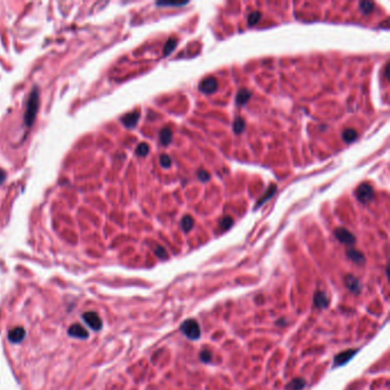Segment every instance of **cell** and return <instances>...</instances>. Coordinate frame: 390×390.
<instances>
[{"label": "cell", "mask_w": 390, "mask_h": 390, "mask_svg": "<svg viewBox=\"0 0 390 390\" xmlns=\"http://www.w3.org/2000/svg\"><path fill=\"white\" fill-rule=\"evenodd\" d=\"M5 180H6V172L0 168V184H3L5 182Z\"/></svg>", "instance_id": "4dcf8cb0"}, {"label": "cell", "mask_w": 390, "mask_h": 390, "mask_svg": "<svg viewBox=\"0 0 390 390\" xmlns=\"http://www.w3.org/2000/svg\"><path fill=\"white\" fill-rule=\"evenodd\" d=\"M38 108H39V90H38V88H33L30 93L29 100H28L25 113V121L27 126L30 127L35 123Z\"/></svg>", "instance_id": "6da1fadb"}, {"label": "cell", "mask_w": 390, "mask_h": 390, "mask_svg": "<svg viewBox=\"0 0 390 390\" xmlns=\"http://www.w3.org/2000/svg\"><path fill=\"white\" fill-rule=\"evenodd\" d=\"M68 333L70 336L76 337V339H88V332L84 329V327L80 324H74L70 326V329L68 330Z\"/></svg>", "instance_id": "30bf717a"}, {"label": "cell", "mask_w": 390, "mask_h": 390, "mask_svg": "<svg viewBox=\"0 0 390 390\" xmlns=\"http://www.w3.org/2000/svg\"><path fill=\"white\" fill-rule=\"evenodd\" d=\"M197 177H198V179H199V180L202 181V182H206V181H208V180L211 179V175H210V173H208L207 170L203 169V168L198 170V172H197Z\"/></svg>", "instance_id": "4316f807"}, {"label": "cell", "mask_w": 390, "mask_h": 390, "mask_svg": "<svg viewBox=\"0 0 390 390\" xmlns=\"http://www.w3.org/2000/svg\"><path fill=\"white\" fill-rule=\"evenodd\" d=\"M180 330L190 340H198L201 337V327L194 320L184 321Z\"/></svg>", "instance_id": "7a4b0ae2"}, {"label": "cell", "mask_w": 390, "mask_h": 390, "mask_svg": "<svg viewBox=\"0 0 390 390\" xmlns=\"http://www.w3.org/2000/svg\"><path fill=\"white\" fill-rule=\"evenodd\" d=\"M217 86L218 85H217L216 79L214 77H208L204 79L201 83V85H199V89H201V92L205 94H212L217 89Z\"/></svg>", "instance_id": "52a82bcc"}, {"label": "cell", "mask_w": 390, "mask_h": 390, "mask_svg": "<svg viewBox=\"0 0 390 390\" xmlns=\"http://www.w3.org/2000/svg\"><path fill=\"white\" fill-rule=\"evenodd\" d=\"M177 44H178V40L173 39V38L166 42V45L164 47V56H167L170 52H173L175 50V47H177Z\"/></svg>", "instance_id": "44dd1931"}, {"label": "cell", "mask_w": 390, "mask_h": 390, "mask_svg": "<svg viewBox=\"0 0 390 390\" xmlns=\"http://www.w3.org/2000/svg\"><path fill=\"white\" fill-rule=\"evenodd\" d=\"M251 96H252V93L250 92V90L240 89L238 94H237L236 103L238 104V106H244V104H246L247 101H249Z\"/></svg>", "instance_id": "2e32d148"}, {"label": "cell", "mask_w": 390, "mask_h": 390, "mask_svg": "<svg viewBox=\"0 0 390 390\" xmlns=\"http://www.w3.org/2000/svg\"><path fill=\"white\" fill-rule=\"evenodd\" d=\"M304 387H306V381L301 378H297L287 383L286 390H302Z\"/></svg>", "instance_id": "e0dca14e"}, {"label": "cell", "mask_w": 390, "mask_h": 390, "mask_svg": "<svg viewBox=\"0 0 390 390\" xmlns=\"http://www.w3.org/2000/svg\"><path fill=\"white\" fill-rule=\"evenodd\" d=\"M347 255H348V258L353 261V262L357 263V264H361L364 263L365 261V256L364 254L361 253V252L357 251V250H354V249H350L347 251Z\"/></svg>", "instance_id": "4fadbf2b"}, {"label": "cell", "mask_w": 390, "mask_h": 390, "mask_svg": "<svg viewBox=\"0 0 390 390\" xmlns=\"http://www.w3.org/2000/svg\"><path fill=\"white\" fill-rule=\"evenodd\" d=\"M193 225H194V221L190 215H185L182 217V220H181V228H182V230L184 232H188L191 230L193 228Z\"/></svg>", "instance_id": "d6986e66"}, {"label": "cell", "mask_w": 390, "mask_h": 390, "mask_svg": "<svg viewBox=\"0 0 390 390\" xmlns=\"http://www.w3.org/2000/svg\"><path fill=\"white\" fill-rule=\"evenodd\" d=\"M358 349H348L346 351H342V353L337 354L334 357V366H344L345 364L348 363V361L354 357V356L357 354Z\"/></svg>", "instance_id": "8992f818"}, {"label": "cell", "mask_w": 390, "mask_h": 390, "mask_svg": "<svg viewBox=\"0 0 390 390\" xmlns=\"http://www.w3.org/2000/svg\"><path fill=\"white\" fill-rule=\"evenodd\" d=\"M345 284L351 292L355 294H359L361 289V284L357 277L353 275H347L345 277Z\"/></svg>", "instance_id": "9c48e42d"}, {"label": "cell", "mask_w": 390, "mask_h": 390, "mask_svg": "<svg viewBox=\"0 0 390 390\" xmlns=\"http://www.w3.org/2000/svg\"><path fill=\"white\" fill-rule=\"evenodd\" d=\"M83 320L90 327V329H93L94 331H100L102 329V321L96 312H93V311L85 312L83 315Z\"/></svg>", "instance_id": "277c9868"}, {"label": "cell", "mask_w": 390, "mask_h": 390, "mask_svg": "<svg viewBox=\"0 0 390 390\" xmlns=\"http://www.w3.org/2000/svg\"><path fill=\"white\" fill-rule=\"evenodd\" d=\"M149 150L150 149H149V145L148 144H147V143H141V144L137 145L136 154L139 155L140 157H144V156H147V155L149 154Z\"/></svg>", "instance_id": "cb8c5ba5"}, {"label": "cell", "mask_w": 390, "mask_h": 390, "mask_svg": "<svg viewBox=\"0 0 390 390\" xmlns=\"http://www.w3.org/2000/svg\"><path fill=\"white\" fill-rule=\"evenodd\" d=\"M26 337V330L23 327H15L8 333V340L12 344H18Z\"/></svg>", "instance_id": "7c38bea8"}, {"label": "cell", "mask_w": 390, "mask_h": 390, "mask_svg": "<svg viewBox=\"0 0 390 390\" xmlns=\"http://www.w3.org/2000/svg\"><path fill=\"white\" fill-rule=\"evenodd\" d=\"M359 8H360V11L363 12V14H370V13L373 12L374 4L371 3V2H361V3H359Z\"/></svg>", "instance_id": "7402d4cb"}, {"label": "cell", "mask_w": 390, "mask_h": 390, "mask_svg": "<svg viewBox=\"0 0 390 390\" xmlns=\"http://www.w3.org/2000/svg\"><path fill=\"white\" fill-rule=\"evenodd\" d=\"M140 118V112L139 111H133L127 113V115L124 116L121 118V123L125 125L127 128H133L136 126L137 121H139Z\"/></svg>", "instance_id": "8fae6325"}, {"label": "cell", "mask_w": 390, "mask_h": 390, "mask_svg": "<svg viewBox=\"0 0 390 390\" xmlns=\"http://www.w3.org/2000/svg\"><path fill=\"white\" fill-rule=\"evenodd\" d=\"M286 321H284V320H279V321H277V322H276V324H284L283 326H285V325H286Z\"/></svg>", "instance_id": "1f68e13d"}, {"label": "cell", "mask_w": 390, "mask_h": 390, "mask_svg": "<svg viewBox=\"0 0 390 390\" xmlns=\"http://www.w3.org/2000/svg\"><path fill=\"white\" fill-rule=\"evenodd\" d=\"M201 359L204 363H210L212 360V353L208 350H203L201 353Z\"/></svg>", "instance_id": "f1b7e54d"}, {"label": "cell", "mask_w": 390, "mask_h": 390, "mask_svg": "<svg viewBox=\"0 0 390 390\" xmlns=\"http://www.w3.org/2000/svg\"><path fill=\"white\" fill-rule=\"evenodd\" d=\"M155 253H156V255L158 256V258L161 259V260H166V259L168 258L167 252H166V250L164 249L163 246H157L156 249H155Z\"/></svg>", "instance_id": "d4e9b609"}, {"label": "cell", "mask_w": 390, "mask_h": 390, "mask_svg": "<svg viewBox=\"0 0 390 390\" xmlns=\"http://www.w3.org/2000/svg\"><path fill=\"white\" fill-rule=\"evenodd\" d=\"M261 18V13L260 12H253L250 14L249 16V26H255L256 23L260 21Z\"/></svg>", "instance_id": "484cf974"}, {"label": "cell", "mask_w": 390, "mask_h": 390, "mask_svg": "<svg viewBox=\"0 0 390 390\" xmlns=\"http://www.w3.org/2000/svg\"><path fill=\"white\" fill-rule=\"evenodd\" d=\"M313 304L317 309H326L330 304V299L323 291H316L313 294Z\"/></svg>", "instance_id": "ba28073f"}, {"label": "cell", "mask_w": 390, "mask_h": 390, "mask_svg": "<svg viewBox=\"0 0 390 390\" xmlns=\"http://www.w3.org/2000/svg\"><path fill=\"white\" fill-rule=\"evenodd\" d=\"M232 225H234V220H232V217H231V216H226V217H223L222 220L220 221V227H221V229H222V230L229 229V228H230Z\"/></svg>", "instance_id": "603a6c76"}, {"label": "cell", "mask_w": 390, "mask_h": 390, "mask_svg": "<svg viewBox=\"0 0 390 390\" xmlns=\"http://www.w3.org/2000/svg\"><path fill=\"white\" fill-rule=\"evenodd\" d=\"M159 161H160V165L165 168H168L170 167V165H172V160H170V158L167 155H161Z\"/></svg>", "instance_id": "83f0119b"}, {"label": "cell", "mask_w": 390, "mask_h": 390, "mask_svg": "<svg viewBox=\"0 0 390 390\" xmlns=\"http://www.w3.org/2000/svg\"><path fill=\"white\" fill-rule=\"evenodd\" d=\"M334 236L336 237L337 240L342 242V244L354 245L356 242L355 236L351 234L348 229H345V228H337V229H335Z\"/></svg>", "instance_id": "5b68a950"}, {"label": "cell", "mask_w": 390, "mask_h": 390, "mask_svg": "<svg viewBox=\"0 0 390 390\" xmlns=\"http://www.w3.org/2000/svg\"><path fill=\"white\" fill-rule=\"evenodd\" d=\"M188 2H183V3H157V5L158 6H184V5H187Z\"/></svg>", "instance_id": "f546056e"}, {"label": "cell", "mask_w": 390, "mask_h": 390, "mask_svg": "<svg viewBox=\"0 0 390 390\" xmlns=\"http://www.w3.org/2000/svg\"><path fill=\"white\" fill-rule=\"evenodd\" d=\"M357 132H356L355 130H353V128H347V130L344 131V133H342V139H344L347 143H351V142H354L356 139H357Z\"/></svg>", "instance_id": "ac0fdd59"}, {"label": "cell", "mask_w": 390, "mask_h": 390, "mask_svg": "<svg viewBox=\"0 0 390 390\" xmlns=\"http://www.w3.org/2000/svg\"><path fill=\"white\" fill-rule=\"evenodd\" d=\"M172 130L168 127L164 128V130H161L160 134H159V140H160V143L163 145H168L170 143V141H172Z\"/></svg>", "instance_id": "5bb4252c"}, {"label": "cell", "mask_w": 390, "mask_h": 390, "mask_svg": "<svg viewBox=\"0 0 390 390\" xmlns=\"http://www.w3.org/2000/svg\"><path fill=\"white\" fill-rule=\"evenodd\" d=\"M232 128H234V132L235 133H237V134H240V133H242V132H244V130H245V121L242 120L240 117H238L234 121V125H232Z\"/></svg>", "instance_id": "ffe728a7"}, {"label": "cell", "mask_w": 390, "mask_h": 390, "mask_svg": "<svg viewBox=\"0 0 390 390\" xmlns=\"http://www.w3.org/2000/svg\"><path fill=\"white\" fill-rule=\"evenodd\" d=\"M356 196H357L358 201L361 203H369L374 197L373 188L371 187L369 183H363L356 190Z\"/></svg>", "instance_id": "3957f363"}, {"label": "cell", "mask_w": 390, "mask_h": 390, "mask_svg": "<svg viewBox=\"0 0 390 390\" xmlns=\"http://www.w3.org/2000/svg\"><path fill=\"white\" fill-rule=\"evenodd\" d=\"M276 190H277V185H275V184H271L270 187L268 188L267 191L264 192L263 196L259 199L258 204H256V207H259V206H261V205H263V204H264L265 202H268L269 199H270L271 197H273L274 194H275Z\"/></svg>", "instance_id": "9a60e30c"}]
</instances>
